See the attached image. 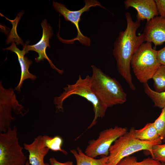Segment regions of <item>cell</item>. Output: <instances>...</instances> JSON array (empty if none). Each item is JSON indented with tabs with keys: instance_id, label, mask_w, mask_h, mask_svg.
<instances>
[{
	"instance_id": "1",
	"label": "cell",
	"mask_w": 165,
	"mask_h": 165,
	"mask_svg": "<svg viewBox=\"0 0 165 165\" xmlns=\"http://www.w3.org/2000/svg\"><path fill=\"white\" fill-rule=\"evenodd\" d=\"M127 26L125 30L120 31L114 44L113 54L116 61L118 71L127 83L129 87L134 90L130 72L132 57L139 47L145 42L143 33L137 36L136 31L140 22L133 20L130 14H125Z\"/></svg>"
},
{
	"instance_id": "2",
	"label": "cell",
	"mask_w": 165,
	"mask_h": 165,
	"mask_svg": "<svg viewBox=\"0 0 165 165\" xmlns=\"http://www.w3.org/2000/svg\"><path fill=\"white\" fill-rule=\"evenodd\" d=\"M91 67V87L103 105L108 108L124 103L127 100V95L120 83L96 66L92 65Z\"/></svg>"
},
{
	"instance_id": "3",
	"label": "cell",
	"mask_w": 165,
	"mask_h": 165,
	"mask_svg": "<svg viewBox=\"0 0 165 165\" xmlns=\"http://www.w3.org/2000/svg\"><path fill=\"white\" fill-rule=\"evenodd\" d=\"M64 89V91L59 96L56 97L54 100L57 112L64 111L63 103L66 99L72 95H77L84 98L93 105L94 116L88 129L94 126L98 118H102L104 116L107 108L92 90L90 76L87 75L83 78L79 75L78 79L75 83L67 85Z\"/></svg>"
},
{
	"instance_id": "4",
	"label": "cell",
	"mask_w": 165,
	"mask_h": 165,
	"mask_svg": "<svg viewBox=\"0 0 165 165\" xmlns=\"http://www.w3.org/2000/svg\"><path fill=\"white\" fill-rule=\"evenodd\" d=\"M135 130L131 127L114 141L109 150L107 165H116L122 159L141 150L146 151L145 153L148 155L153 146L162 143L160 138L152 141L139 140L135 137Z\"/></svg>"
},
{
	"instance_id": "5",
	"label": "cell",
	"mask_w": 165,
	"mask_h": 165,
	"mask_svg": "<svg viewBox=\"0 0 165 165\" xmlns=\"http://www.w3.org/2000/svg\"><path fill=\"white\" fill-rule=\"evenodd\" d=\"M157 54V51L152 48V43L146 42L141 44L133 54L130 66L141 83H147L161 65Z\"/></svg>"
},
{
	"instance_id": "6",
	"label": "cell",
	"mask_w": 165,
	"mask_h": 165,
	"mask_svg": "<svg viewBox=\"0 0 165 165\" xmlns=\"http://www.w3.org/2000/svg\"><path fill=\"white\" fill-rule=\"evenodd\" d=\"M16 126L0 133V165H25L27 157L19 143Z\"/></svg>"
},
{
	"instance_id": "7",
	"label": "cell",
	"mask_w": 165,
	"mask_h": 165,
	"mask_svg": "<svg viewBox=\"0 0 165 165\" xmlns=\"http://www.w3.org/2000/svg\"><path fill=\"white\" fill-rule=\"evenodd\" d=\"M127 131L126 128L116 126L101 131L96 139L89 141L85 153L93 158L99 156H108L111 146Z\"/></svg>"
},
{
	"instance_id": "8",
	"label": "cell",
	"mask_w": 165,
	"mask_h": 165,
	"mask_svg": "<svg viewBox=\"0 0 165 165\" xmlns=\"http://www.w3.org/2000/svg\"><path fill=\"white\" fill-rule=\"evenodd\" d=\"M85 6L81 9L75 11L70 10L68 9L64 4L55 2H53L54 9L59 12L64 17L66 21H69L75 26L77 32V36L70 40H66L65 42L72 43L75 41H78L82 44L87 46L90 45V38L84 36L81 32L79 26V23L81 20V16L84 12L88 11L93 7L99 6L105 9L100 3L96 0H85Z\"/></svg>"
},
{
	"instance_id": "9",
	"label": "cell",
	"mask_w": 165,
	"mask_h": 165,
	"mask_svg": "<svg viewBox=\"0 0 165 165\" xmlns=\"http://www.w3.org/2000/svg\"><path fill=\"white\" fill-rule=\"evenodd\" d=\"M41 25L42 28V35L40 41L36 44L32 45L25 44L23 48L25 49L27 53H28L29 51L32 50L38 53V56L35 58V61L37 62L43 61L44 59H46L53 69L59 73L62 74L64 71L57 68L53 63L46 53L47 47H48L49 48H50L49 44V39L53 35L52 28L45 19L42 21Z\"/></svg>"
},
{
	"instance_id": "10",
	"label": "cell",
	"mask_w": 165,
	"mask_h": 165,
	"mask_svg": "<svg viewBox=\"0 0 165 165\" xmlns=\"http://www.w3.org/2000/svg\"><path fill=\"white\" fill-rule=\"evenodd\" d=\"M145 42L153 43L156 47L165 42V18L157 16L145 26L143 33Z\"/></svg>"
},
{
	"instance_id": "11",
	"label": "cell",
	"mask_w": 165,
	"mask_h": 165,
	"mask_svg": "<svg viewBox=\"0 0 165 165\" xmlns=\"http://www.w3.org/2000/svg\"><path fill=\"white\" fill-rule=\"evenodd\" d=\"M23 107L16 99L15 95L12 99L2 100L0 102V132H4L10 127L14 118L12 117V112L14 111L17 115H24Z\"/></svg>"
},
{
	"instance_id": "12",
	"label": "cell",
	"mask_w": 165,
	"mask_h": 165,
	"mask_svg": "<svg viewBox=\"0 0 165 165\" xmlns=\"http://www.w3.org/2000/svg\"><path fill=\"white\" fill-rule=\"evenodd\" d=\"M124 3L126 9L131 7L137 10V20L140 22L145 20L148 22L159 15L155 0H126Z\"/></svg>"
},
{
	"instance_id": "13",
	"label": "cell",
	"mask_w": 165,
	"mask_h": 165,
	"mask_svg": "<svg viewBox=\"0 0 165 165\" xmlns=\"http://www.w3.org/2000/svg\"><path fill=\"white\" fill-rule=\"evenodd\" d=\"M24 149L29 153V162L31 165H50L45 163L44 158L49 149L44 145L42 136L35 138L31 144L25 143Z\"/></svg>"
},
{
	"instance_id": "14",
	"label": "cell",
	"mask_w": 165,
	"mask_h": 165,
	"mask_svg": "<svg viewBox=\"0 0 165 165\" xmlns=\"http://www.w3.org/2000/svg\"><path fill=\"white\" fill-rule=\"evenodd\" d=\"M4 50H10L14 52L17 56L20 67L21 75L19 82L17 86L16 87L15 90L18 91H20V88L25 80L30 79L32 80H35L36 79L35 75L32 74L29 71V68L32 63V61L29 60L27 57H24L25 55L28 53L25 49L23 48L22 50H20L17 48L14 42H13L9 47Z\"/></svg>"
},
{
	"instance_id": "15",
	"label": "cell",
	"mask_w": 165,
	"mask_h": 165,
	"mask_svg": "<svg viewBox=\"0 0 165 165\" xmlns=\"http://www.w3.org/2000/svg\"><path fill=\"white\" fill-rule=\"evenodd\" d=\"M70 152L75 159L76 165H107L108 156H103L100 159H95L87 156L79 147L76 150L71 149Z\"/></svg>"
},
{
	"instance_id": "16",
	"label": "cell",
	"mask_w": 165,
	"mask_h": 165,
	"mask_svg": "<svg viewBox=\"0 0 165 165\" xmlns=\"http://www.w3.org/2000/svg\"><path fill=\"white\" fill-rule=\"evenodd\" d=\"M135 135L136 138L143 141H152L161 138L153 123H148L140 129H135Z\"/></svg>"
},
{
	"instance_id": "17",
	"label": "cell",
	"mask_w": 165,
	"mask_h": 165,
	"mask_svg": "<svg viewBox=\"0 0 165 165\" xmlns=\"http://www.w3.org/2000/svg\"><path fill=\"white\" fill-rule=\"evenodd\" d=\"M42 137L45 147L53 152L60 151L64 155L67 154V152L62 148L63 141L60 136L51 137L45 135Z\"/></svg>"
},
{
	"instance_id": "18",
	"label": "cell",
	"mask_w": 165,
	"mask_h": 165,
	"mask_svg": "<svg viewBox=\"0 0 165 165\" xmlns=\"http://www.w3.org/2000/svg\"><path fill=\"white\" fill-rule=\"evenodd\" d=\"M144 84V89L145 94L151 98L154 106L163 108L165 107V91L157 92L152 89L147 83Z\"/></svg>"
},
{
	"instance_id": "19",
	"label": "cell",
	"mask_w": 165,
	"mask_h": 165,
	"mask_svg": "<svg viewBox=\"0 0 165 165\" xmlns=\"http://www.w3.org/2000/svg\"><path fill=\"white\" fill-rule=\"evenodd\" d=\"M161 163L152 157H148L138 161L136 157L129 156L121 159L116 165H160Z\"/></svg>"
},
{
	"instance_id": "20",
	"label": "cell",
	"mask_w": 165,
	"mask_h": 165,
	"mask_svg": "<svg viewBox=\"0 0 165 165\" xmlns=\"http://www.w3.org/2000/svg\"><path fill=\"white\" fill-rule=\"evenodd\" d=\"M154 82L155 91L161 92L165 91V66L161 65L153 75L152 78Z\"/></svg>"
},
{
	"instance_id": "21",
	"label": "cell",
	"mask_w": 165,
	"mask_h": 165,
	"mask_svg": "<svg viewBox=\"0 0 165 165\" xmlns=\"http://www.w3.org/2000/svg\"><path fill=\"white\" fill-rule=\"evenodd\" d=\"M150 155L153 159L161 163H165V144L154 145L152 148Z\"/></svg>"
},
{
	"instance_id": "22",
	"label": "cell",
	"mask_w": 165,
	"mask_h": 165,
	"mask_svg": "<svg viewBox=\"0 0 165 165\" xmlns=\"http://www.w3.org/2000/svg\"><path fill=\"white\" fill-rule=\"evenodd\" d=\"M153 123L160 137L162 140L165 134V107L162 109L160 115Z\"/></svg>"
},
{
	"instance_id": "23",
	"label": "cell",
	"mask_w": 165,
	"mask_h": 165,
	"mask_svg": "<svg viewBox=\"0 0 165 165\" xmlns=\"http://www.w3.org/2000/svg\"><path fill=\"white\" fill-rule=\"evenodd\" d=\"M159 15L165 18V0H155Z\"/></svg>"
},
{
	"instance_id": "24",
	"label": "cell",
	"mask_w": 165,
	"mask_h": 165,
	"mask_svg": "<svg viewBox=\"0 0 165 165\" xmlns=\"http://www.w3.org/2000/svg\"><path fill=\"white\" fill-rule=\"evenodd\" d=\"M157 56L160 64L165 66V46L157 51Z\"/></svg>"
},
{
	"instance_id": "25",
	"label": "cell",
	"mask_w": 165,
	"mask_h": 165,
	"mask_svg": "<svg viewBox=\"0 0 165 165\" xmlns=\"http://www.w3.org/2000/svg\"><path fill=\"white\" fill-rule=\"evenodd\" d=\"M50 165H73V163L72 161H68L64 163H61L57 161L54 157H52L49 159Z\"/></svg>"
},
{
	"instance_id": "26",
	"label": "cell",
	"mask_w": 165,
	"mask_h": 165,
	"mask_svg": "<svg viewBox=\"0 0 165 165\" xmlns=\"http://www.w3.org/2000/svg\"><path fill=\"white\" fill-rule=\"evenodd\" d=\"M162 141H163L164 142H165V134L164 136L163 137V138L162 140Z\"/></svg>"
},
{
	"instance_id": "27",
	"label": "cell",
	"mask_w": 165,
	"mask_h": 165,
	"mask_svg": "<svg viewBox=\"0 0 165 165\" xmlns=\"http://www.w3.org/2000/svg\"><path fill=\"white\" fill-rule=\"evenodd\" d=\"M30 163L29 162V161H27L26 162L25 165H30Z\"/></svg>"
},
{
	"instance_id": "28",
	"label": "cell",
	"mask_w": 165,
	"mask_h": 165,
	"mask_svg": "<svg viewBox=\"0 0 165 165\" xmlns=\"http://www.w3.org/2000/svg\"><path fill=\"white\" fill-rule=\"evenodd\" d=\"M160 165H165V163H161V164Z\"/></svg>"
}]
</instances>
